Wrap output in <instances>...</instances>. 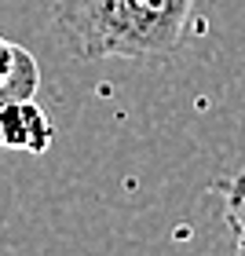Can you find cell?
<instances>
[{"mask_svg": "<svg viewBox=\"0 0 245 256\" xmlns=\"http://www.w3.org/2000/svg\"><path fill=\"white\" fill-rule=\"evenodd\" d=\"M40 88V70L30 48L0 37V106L4 102H22L33 99Z\"/></svg>", "mask_w": 245, "mask_h": 256, "instance_id": "obj_3", "label": "cell"}, {"mask_svg": "<svg viewBox=\"0 0 245 256\" xmlns=\"http://www.w3.org/2000/svg\"><path fill=\"white\" fill-rule=\"evenodd\" d=\"M212 194H220L224 202V220L234 234V249H245V172L220 176L212 183Z\"/></svg>", "mask_w": 245, "mask_h": 256, "instance_id": "obj_4", "label": "cell"}, {"mask_svg": "<svg viewBox=\"0 0 245 256\" xmlns=\"http://www.w3.org/2000/svg\"><path fill=\"white\" fill-rule=\"evenodd\" d=\"M238 256H245V249H238Z\"/></svg>", "mask_w": 245, "mask_h": 256, "instance_id": "obj_5", "label": "cell"}, {"mask_svg": "<svg viewBox=\"0 0 245 256\" xmlns=\"http://www.w3.org/2000/svg\"><path fill=\"white\" fill-rule=\"evenodd\" d=\"M52 143H55V124L33 99L4 102L0 106V150L48 154Z\"/></svg>", "mask_w": 245, "mask_h": 256, "instance_id": "obj_2", "label": "cell"}, {"mask_svg": "<svg viewBox=\"0 0 245 256\" xmlns=\"http://www.w3.org/2000/svg\"><path fill=\"white\" fill-rule=\"evenodd\" d=\"M198 0H55L80 59H165L186 40Z\"/></svg>", "mask_w": 245, "mask_h": 256, "instance_id": "obj_1", "label": "cell"}]
</instances>
